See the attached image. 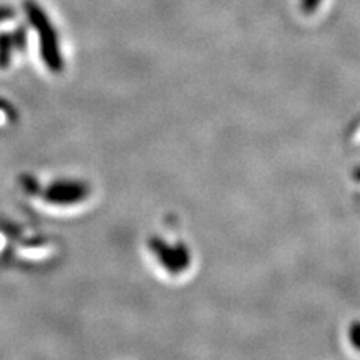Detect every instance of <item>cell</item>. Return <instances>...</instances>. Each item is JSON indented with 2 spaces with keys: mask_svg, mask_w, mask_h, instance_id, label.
Listing matches in <instances>:
<instances>
[{
  "mask_svg": "<svg viewBox=\"0 0 360 360\" xmlns=\"http://www.w3.org/2000/svg\"><path fill=\"white\" fill-rule=\"evenodd\" d=\"M25 8L30 25L39 33L41 56L44 63L47 65L49 70H51L53 72H60L63 70V59L59 47L58 33H56L50 18L44 13L41 6L35 2H32V0H27L25 4Z\"/></svg>",
  "mask_w": 360,
  "mask_h": 360,
  "instance_id": "6da1fadb",
  "label": "cell"
},
{
  "mask_svg": "<svg viewBox=\"0 0 360 360\" xmlns=\"http://www.w3.org/2000/svg\"><path fill=\"white\" fill-rule=\"evenodd\" d=\"M89 194L86 184L74 180H59L44 191V200L56 206H70L83 201Z\"/></svg>",
  "mask_w": 360,
  "mask_h": 360,
  "instance_id": "7a4b0ae2",
  "label": "cell"
},
{
  "mask_svg": "<svg viewBox=\"0 0 360 360\" xmlns=\"http://www.w3.org/2000/svg\"><path fill=\"white\" fill-rule=\"evenodd\" d=\"M14 51H18L14 33H0V70L11 65Z\"/></svg>",
  "mask_w": 360,
  "mask_h": 360,
  "instance_id": "3957f363",
  "label": "cell"
},
{
  "mask_svg": "<svg viewBox=\"0 0 360 360\" xmlns=\"http://www.w3.org/2000/svg\"><path fill=\"white\" fill-rule=\"evenodd\" d=\"M22 185L26 186V189L29 191L30 194H37L38 189H39V186H38V184H37V180H33V179H30V177H25V179H22Z\"/></svg>",
  "mask_w": 360,
  "mask_h": 360,
  "instance_id": "277c9868",
  "label": "cell"
},
{
  "mask_svg": "<svg viewBox=\"0 0 360 360\" xmlns=\"http://www.w3.org/2000/svg\"><path fill=\"white\" fill-rule=\"evenodd\" d=\"M321 0H302V9L305 11V13H311L315 8L320 5Z\"/></svg>",
  "mask_w": 360,
  "mask_h": 360,
  "instance_id": "5b68a950",
  "label": "cell"
},
{
  "mask_svg": "<svg viewBox=\"0 0 360 360\" xmlns=\"http://www.w3.org/2000/svg\"><path fill=\"white\" fill-rule=\"evenodd\" d=\"M14 17H15L14 9H11L8 6H0V21H5L9 18H14Z\"/></svg>",
  "mask_w": 360,
  "mask_h": 360,
  "instance_id": "8992f818",
  "label": "cell"
}]
</instances>
